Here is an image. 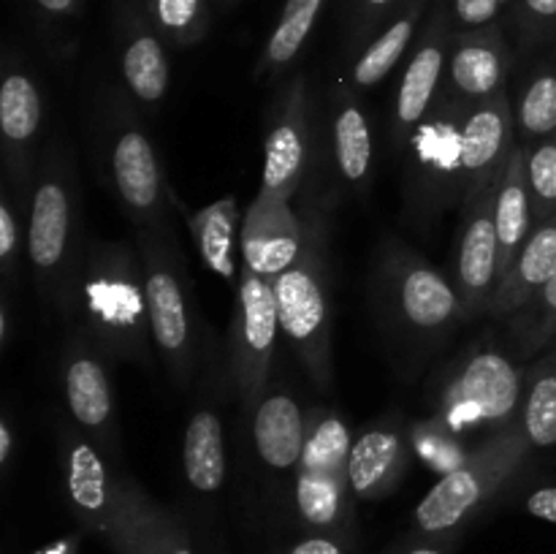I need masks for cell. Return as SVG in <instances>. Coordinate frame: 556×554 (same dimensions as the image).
Segmentation results:
<instances>
[{
	"mask_svg": "<svg viewBox=\"0 0 556 554\" xmlns=\"http://www.w3.org/2000/svg\"><path fill=\"white\" fill-rule=\"evenodd\" d=\"M527 514L535 516L541 521H552L556 525V487H541L532 489L525 500Z\"/></svg>",
	"mask_w": 556,
	"mask_h": 554,
	"instance_id": "cell-43",
	"label": "cell"
},
{
	"mask_svg": "<svg viewBox=\"0 0 556 554\" xmlns=\"http://www.w3.org/2000/svg\"><path fill=\"white\" fill-rule=\"evenodd\" d=\"M134 242L144 264L152 342L168 380L177 389H188L199 367V337L177 239L163 231H136Z\"/></svg>",
	"mask_w": 556,
	"mask_h": 554,
	"instance_id": "cell-9",
	"label": "cell"
},
{
	"mask_svg": "<svg viewBox=\"0 0 556 554\" xmlns=\"http://www.w3.org/2000/svg\"><path fill=\"white\" fill-rule=\"evenodd\" d=\"M212 3H220V5H233L237 0H212Z\"/></svg>",
	"mask_w": 556,
	"mask_h": 554,
	"instance_id": "cell-49",
	"label": "cell"
},
{
	"mask_svg": "<svg viewBox=\"0 0 556 554\" xmlns=\"http://www.w3.org/2000/svg\"><path fill=\"white\" fill-rule=\"evenodd\" d=\"M505 320L510 351L530 364L556 342V275Z\"/></svg>",
	"mask_w": 556,
	"mask_h": 554,
	"instance_id": "cell-34",
	"label": "cell"
},
{
	"mask_svg": "<svg viewBox=\"0 0 556 554\" xmlns=\"http://www.w3.org/2000/svg\"><path fill=\"white\" fill-rule=\"evenodd\" d=\"M527 152H530V147L516 144L503 179H500L497 201H494V223H497L500 242V280L510 269V264H514L519 250L530 239L532 228H535L530 179H527Z\"/></svg>",
	"mask_w": 556,
	"mask_h": 554,
	"instance_id": "cell-29",
	"label": "cell"
},
{
	"mask_svg": "<svg viewBox=\"0 0 556 554\" xmlns=\"http://www.w3.org/2000/svg\"><path fill=\"white\" fill-rule=\"evenodd\" d=\"M43 128V92L36 76L22 60L9 58L0 81V147H3L5 182L22 204L30 201L33 177H36L38 139Z\"/></svg>",
	"mask_w": 556,
	"mask_h": 554,
	"instance_id": "cell-14",
	"label": "cell"
},
{
	"mask_svg": "<svg viewBox=\"0 0 556 554\" xmlns=\"http://www.w3.org/2000/svg\"><path fill=\"white\" fill-rule=\"evenodd\" d=\"M353 435L345 418L326 407L307 416V445L296 467L293 500L307 532H348L353 489L348 478Z\"/></svg>",
	"mask_w": 556,
	"mask_h": 554,
	"instance_id": "cell-10",
	"label": "cell"
},
{
	"mask_svg": "<svg viewBox=\"0 0 556 554\" xmlns=\"http://www.w3.org/2000/svg\"><path fill=\"white\" fill-rule=\"evenodd\" d=\"M521 429L532 451L556 445V345L527 364L521 394Z\"/></svg>",
	"mask_w": 556,
	"mask_h": 554,
	"instance_id": "cell-31",
	"label": "cell"
},
{
	"mask_svg": "<svg viewBox=\"0 0 556 554\" xmlns=\"http://www.w3.org/2000/svg\"><path fill=\"white\" fill-rule=\"evenodd\" d=\"M103 541L114 554H195L182 521L152 500L130 473H119L117 500Z\"/></svg>",
	"mask_w": 556,
	"mask_h": 554,
	"instance_id": "cell-19",
	"label": "cell"
},
{
	"mask_svg": "<svg viewBox=\"0 0 556 554\" xmlns=\"http://www.w3.org/2000/svg\"><path fill=\"white\" fill-rule=\"evenodd\" d=\"M280 554H351L348 532H307L302 541Z\"/></svg>",
	"mask_w": 556,
	"mask_h": 554,
	"instance_id": "cell-41",
	"label": "cell"
},
{
	"mask_svg": "<svg viewBox=\"0 0 556 554\" xmlns=\"http://www.w3.org/2000/svg\"><path fill=\"white\" fill-rule=\"evenodd\" d=\"M532 445L521 421L492 435L472 449V454L438 478L413 511V532L443 536L459 532L472 516L481 514L525 467Z\"/></svg>",
	"mask_w": 556,
	"mask_h": 554,
	"instance_id": "cell-7",
	"label": "cell"
},
{
	"mask_svg": "<svg viewBox=\"0 0 556 554\" xmlns=\"http://www.w3.org/2000/svg\"><path fill=\"white\" fill-rule=\"evenodd\" d=\"M11 185H3L0 193V272H3L5 293L20 282V264L22 253H27V223H22L20 199H14Z\"/></svg>",
	"mask_w": 556,
	"mask_h": 554,
	"instance_id": "cell-37",
	"label": "cell"
},
{
	"mask_svg": "<svg viewBox=\"0 0 556 554\" xmlns=\"http://www.w3.org/2000/svg\"><path fill=\"white\" fill-rule=\"evenodd\" d=\"M510 63H514L510 47L497 22L476 27V30H459L451 47L445 90L454 92L465 103L486 101L508 90Z\"/></svg>",
	"mask_w": 556,
	"mask_h": 554,
	"instance_id": "cell-22",
	"label": "cell"
},
{
	"mask_svg": "<svg viewBox=\"0 0 556 554\" xmlns=\"http://www.w3.org/2000/svg\"><path fill=\"white\" fill-rule=\"evenodd\" d=\"M514 103L516 144L532 147L556 136V63L532 68Z\"/></svg>",
	"mask_w": 556,
	"mask_h": 554,
	"instance_id": "cell-33",
	"label": "cell"
},
{
	"mask_svg": "<svg viewBox=\"0 0 556 554\" xmlns=\"http://www.w3.org/2000/svg\"><path fill=\"white\" fill-rule=\"evenodd\" d=\"M516 150L514 103L508 90L472 103L462 130V168H465V201L503 179L505 166ZM462 201V204H465Z\"/></svg>",
	"mask_w": 556,
	"mask_h": 554,
	"instance_id": "cell-21",
	"label": "cell"
},
{
	"mask_svg": "<svg viewBox=\"0 0 556 554\" xmlns=\"http://www.w3.org/2000/svg\"><path fill=\"white\" fill-rule=\"evenodd\" d=\"M307 237V217L299 215L291 201L258 190L242 215V266L275 280L296 264Z\"/></svg>",
	"mask_w": 556,
	"mask_h": 554,
	"instance_id": "cell-20",
	"label": "cell"
},
{
	"mask_svg": "<svg viewBox=\"0 0 556 554\" xmlns=\"http://www.w3.org/2000/svg\"><path fill=\"white\" fill-rule=\"evenodd\" d=\"M112 358L103 353L85 324H74L60 353V386L68 416L81 432L90 435L103 451L117 456L119 424L114 383L109 375Z\"/></svg>",
	"mask_w": 556,
	"mask_h": 554,
	"instance_id": "cell-13",
	"label": "cell"
},
{
	"mask_svg": "<svg viewBox=\"0 0 556 554\" xmlns=\"http://www.w3.org/2000/svg\"><path fill=\"white\" fill-rule=\"evenodd\" d=\"M503 0H454L451 11L462 30H476V27L492 25L500 14Z\"/></svg>",
	"mask_w": 556,
	"mask_h": 554,
	"instance_id": "cell-40",
	"label": "cell"
},
{
	"mask_svg": "<svg viewBox=\"0 0 556 554\" xmlns=\"http://www.w3.org/2000/svg\"><path fill=\"white\" fill-rule=\"evenodd\" d=\"M556 275V215L532 228L510 269L500 280L489 318H508Z\"/></svg>",
	"mask_w": 556,
	"mask_h": 554,
	"instance_id": "cell-28",
	"label": "cell"
},
{
	"mask_svg": "<svg viewBox=\"0 0 556 554\" xmlns=\"http://www.w3.org/2000/svg\"><path fill=\"white\" fill-rule=\"evenodd\" d=\"M114 41H117L123 87L139 106L155 112L168 96L172 65L163 36L152 25L144 0H117L114 3Z\"/></svg>",
	"mask_w": 556,
	"mask_h": 554,
	"instance_id": "cell-18",
	"label": "cell"
},
{
	"mask_svg": "<svg viewBox=\"0 0 556 554\" xmlns=\"http://www.w3.org/2000/svg\"><path fill=\"white\" fill-rule=\"evenodd\" d=\"M324 9L326 0H286L280 20H277L271 36L266 38L264 52L255 63V79H269V76L282 74L299 58Z\"/></svg>",
	"mask_w": 556,
	"mask_h": 554,
	"instance_id": "cell-32",
	"label": "cell"
},
{
	"mask_svg": "<svg viewBox=\"0 0 556 554\" xmlns=\"http://www.w3.org/2000/svg\"><path fill=\"white\" fill-rule=\"evenodd\" d=\"M329 147L340 182L356 193H364L372 179V119L358 101V92L348 85H337L331 90Z\"/></svg>",
	"mask_w": 556,
	"mask_h": 554,
	"instance_id": "cell-24",
	"label": "cell"
},
{
	"mask_svg": "<svg viewBox=\"0 0 556 554\" xmlns=\"http://www.w3.org/2000/svg\"><path fill=\"white\" fill-rule=\"evenodd\" d=\"M521 9L535 22L556 20V0H521Z\"/></svg>",
	"mask_w": 556,
	"mask_h": 554,
	"instance_id": "cell-45",
	"label": "cell"
},
{
	"mask_svg": "<svg viewBox=\"0 0 556 554\" xmlns=\"http://www.w3.org/2000/svg\"><path fill=\"white\" fill-rule=\"evenodd\" d=\"M58 454L63 467L65 500L74 511L81 530L103 538L117 500L119 470H114V456L103 451L74 421L58 427Z\"/></svg>",
	"mask_w": 556,
	"mask_h": 554,
	"instance_id": "cell-17",
	"label": "cell"
},
{
	"mask_svg": "<svg viewBox=\"0 0 556 554\" xmlns=\"http://www.w3.org/2000/svg\"><path fill=\"white\" fill-rule=\"evenodd\" d=\"M525 373L514 351L478 342L432 380V416L459 438H481L483 443L519 421Z\"/></svg>",
	"mask_w": 556,
	"mask_h": 554,
	"instance_id": "cell-5",
	"label": "cell"
},
{
	"mask_svg": "<svg viewBox=\"0 0 556 554\" xmlns=\"http://www.w3.org/2000/svg\"><path fill=\"white\" fill-rule=\"evenodd\" d=\"M103 182L136 231L172 234V190L163 177L155 141L125 87L103 90L96 119Z\"/></svg>",
	"mask_w": 556,
	"mask_h": 554,
	"instance_id": "cell-4",
	"label": "cell"
},
{
	"mask_svg": "<svg viewBox=\"0 0 556 554\" xmlns=\"http://www.w3.org/2000/svg\"><path fill=\"white\" fill-rule=\"evenodd\" d=\"M454 16L448 3L438 0L429 20L424 22L421 36L413 47L410 60L405 65V74L400 79V90L394 98V117H391V139L396 150L407 144L413 130L421 125L429 109L438 101L443 90L445 71H448L451 47H454Z\"/></svg>",
	"mask_w": 556,
	"mask_h": 554,
	"instance_id": "cell-15",
	"label": "cell"
},
{
	"mask_svg": "<svg viewBox=\"0 0 556 554\" xmlns=\"http://www.w3.org/2000/svg\"><path fill=\"white\" fill-rule=\"evenodd\" d=\"M454 92L440 90L438 101L421 119L405 152V212L413 223L438 221L445 210L465 201V168H462V130L467 109Z\"/></svg>",
	"mask_w": 556,
	"mask_h": 554,
	"instance_id": "cell-8",
	"label": "cell"
},
{
	"mask_svg": "<svg viewBox=\"0 0 556 554\" xmlns=\"http://www.w3.org/2000/svg\"><path fill=\"white\" fill-rule=\"evenodd\" d=\"M318 136H315V112L309 79L293 76L280 87L269 112V128L264 139V174L261 190L277 199L293 201L302 193L313 172Z\"/></svg>",
	"mask_w": 556,
	"mask_h": 554,
	"instance_id": "cell-12",
	"label": "cell"
},
{
	"mask_svg": "<svg viewBox=\"0 0 556 554\" xmlns=\"http://www.w3.org/2000/svg\"><path fill=\"white\" fill-rule=\"evenodd\" d=\"M372 293L386 329L413 351H434L465 324L454 277L402 239H386L380 248Z\"/></svg>",
	"mask_w": 556,
	"mask_h": 554,
	"instance_id": "cell-3",
	"label": "cell"
},
{
	"mask_svg": "<svg viewBox=\"0 0 556 554\" xmlns=\"http://www.w3.org/2000/svg\"><path fill=\"white\" fill-rule=\"evenodd\" d=\"M250 416L261 462L275 473H296L307 445V416L291 391L266 389Z\"/></svg>",
	"mask_w": 556,
	"mask_h": 554,
	"instance_id": "cell-26",
	"label": "cell"
},
{
	"mask_svg": "<svg viewBox=\"0 0 556 554\" xmlns=\"http://www.w3.org/2000/svg\"><path fill=\"white\" fill-rule=\"evenodd\" d=\"M182 467L190 487L201 494H215L226 481V440L220 413L201 407L190 416L182 440Z\"/></svg>",
	"mask_w": 556,
	"mask_h": 554,
	"instance_id": "cell-30",
	"label": "cell"
},
{
	"mask_svg": "<svg viewBox=\"0 0 556 554\" xmlns=\"http://www.w3.org/2000/svg\"><path fill=\"white\" fill-rule=\"evenodd\" d=\"M497 188L483 190L462 204L459 242L454 253V286L459 291L465 324L489 315L500 288V242L494 223Z\"/></svg>",
	"mask_w": 556,
	"mask_h": 554,
	"instance_id": "cell-16",
	"label": "cell"
},
{
	"mask_svg": "<svg viewBox=\"0 0 556 554\" xmlns=\"http://www.w3.org/2000/svg\"><path fill=\"white\" fill-rule=\"evenodd\" d=\"M309 237L302 255L291 269L271 280L280 313V329L296 351L304 373L318 389L334 383L331 358V302H329V264H326V210L307 204Z\"/></svg>",
	"mask_w": 556,
	"mask_h": 554,
	"instance_id": "cell-6",
	"label": "cell"
},
{
	"mask_svg": "<svg viewBox=\"0 0 556 554\" xmlns=\"http://www.w3.org/2000/svg\"><path fill=\"white\" fill-rule=\"evenodd\" d=\"M11 302H9V293H3V302H0V348L9 345L11 340Z\"/></svg>",
	"mask_w": 556,
	"mask_h": 554,
	"instance_id": "cell-47",
	"label": "cell"
},
{
	"mask_svg": "<svg viewBox=\"0 0 556 554\" xmlns=\"http://www.w3.org/2000/svg\"><path fill=\"white\" fill-rule=\"evenodd\" d=\"M410 440L413 451H418V454L427 459V465L432 467L434 473H440V476H445V473H451L454 467H459L462 462L472 454V449H476V445L470 449V445L465 443V438L451 432V429L445 427V424H440L434 416H429L427 421H418L416 427L410 429Z\"/></svg>",
	"mask_w": 556,
	"mask_h": 554,
	"instance_id": "cell-36",
	"label": "cell"
},
{
	"mask_svg": "<svg viewBox=\"0 0 556 554\" xmlns=\"http://www.w3.org/2000/svg\"><path fill=\"white\" fill-rule=\"evenodd\" d=\"M11 454H14V427H11V418H0V467H9Z\"/></svg>",
	"mask_w": 556,
	"mask_h": 554,
	"instance_id": "cell-46",
	"label": "cell"
},
{
	"mask_svg": "<svg viewBox=\"0 0 556 554\" xmlns=\"http://www.w3.org/2000/svg\"><path fill=\"white\" fill-rule=\"evenodd\" d=\"M280 331L275 286L269 277L253 275L242 266L228 329V367L244 413H253L269 389L271 358Z\"/></svg>",
	"mask_w": 556,
	"mask_h": 554,
	"instance_id": "cell-11",
	"label": "cell"
},
{
	"mask_svg": "<svg viewBox=\"0 0 556 554\" xmlns=\"http://www.w3.org/2000/svg\"><path fill=\"white\" fill-rule=\"evenodd\" d=\"M456 538H459V532H443V536H418V532H413L410 538L396 543L386 554H454Z\"/></svg>",
	"mask_w": 556,
	"mask_h": 554,
	"instance_id": "cell-42",
	"label": "cell"
},
{
	"mask_svg": "<svg viewBox=\"0 0 556 554\" xmlns=\"http://www.w3.org/2000/svg\"><path fill=\"white\" fill-rule=\"evenodd\" d=\"M410 432L400 418H383L364 429L351 449L348 478L356 500L389 498L410 462Z\"/></svg>",
	"mask_w": 556,
	"mask_h": 554,
	"instance_id": "cell-23",
	"label": "cell"
},
{
	"mask_svg": "<svg viewBox=\"0 0 556 554\" xmlns=\"http://www.w3.org/2000/svg\"><path fill=\"white\" fill-rule=\"evenodd\" d=\"M33 9L43 16V20L52 22H68L74 16L81 14V5L85 0H30Z\"/></svg>",
	"mask_w": 556,
	"mask_h": 554,
	"instance_id": "cell-44",
	"label": "cell"
},
{
	"mask_svg": "<svg viewBox=\"0 0 556 554\" xmlns=\"http://www.w3.org/2000/svg\"><path fill=\"white\" fill-rule=\"evenodd\" d=\"M405 0H353L351 11V47H358L367 38H375V30L386 20L402 9Z\"/></svg>",
	"mask_w": 556,
	"mask_h": 554,
	"instance_id": "cell-39",
	"label": "cell"
},
{
	"mask_svg": "<svg viewBox=\"0 0 556 554\" xmlns=\"http://www.w3.org/2000/svg\"><path fill=\"white\" fill-rule=\"evenodd\" d=\"M76 315L112 362L150 367L155 342L147 307L144 264L136 242L92 239L79 275Z\"/></svg>",
	"mask_w": 556,
	"mask_h": 554,
	"instance_id": "cell-2",
	"label": "cell"
},
{
	"mask_svg": "<svg viewBox=\"0 0 556 554\" xmlns=\"http://www.w3.org/2000/svg\"><path fill=\"white\" fill-rule=\"evenodd\" d=\"M152 25L174 49L195 47L212 25V0H144Z\"/></svg>",
	"mask_w": 556,
	"mask_h": 554,
	"instance_id": "cell-35",
	"label": "cell"
},
{
	"mask_svg": "<svg viewBox=\"0 0 556 554\" xmlns=\"http://www.w3.org/2000/svg\"><path fill=\"white\" fill-rule=\"evenodd\" d=\"M527 179H530L532 221L535 226H541L556 215V136L530 147Z\"/></svg>",
	"mask_w": 556,
	"mask_h": 554,
	"instance_id": "cell-38",
	"label": "cell"
},
{
	"mask_svg": "<svg viewBox=\"0 0 556 554\" xmlns=\"http://www.w3.org/2000/svg\"><path fill=\"white\" fill-rule=\"evenodd\" d=\"M427 5L429 0H405L402 9L386 22L383 30L375 33L372 41L364 43L358 58L353 60L345 85L356 92L380 85L400 65V60L410 52V47H416Z\"/></svg>",
	"mask_w": 556,
	"mask_h": 554,
	"instance_id": "cell-27",
	"label": "cell"
},
{
	"mask_svg": "<svg viewBox=\"0 0 556 554\" xmlns=\"http://www.w3.org/2000/svg\"><path fill=\"white\" fill-rule=\"evenodd\" d=\"M242 215L237 196H223L201 210L182 206L185 226H188L199 259L212 275L233 288L242 277Z\"/></svg>",
	"mask_w": 556,
	"mask_h": 554,
	"instance_id": "cell-25",
	"label": "cell"
},
{
	"mask_svg": "<svg viewBox=\"0 0 556 554\" xmlns=\"http://www.w3.org/2000/svg\"><path fill=\"white\" fill-rule=\"evenodd\" d=\"M38 554H76V538H68V541L52 543V546L41 549Z\"/></svg>",
	"mask_w": 556,
	"mask_h": 554,
	"instance_id": "cell-48",
	"label": "cell"
},
{
	"mask_svg": "<svg viewBox=\"0 0 556 554\" xmlns=\"http://www.w3.org/2000/svg\"><path fill=\"white\" fill-rule=\"evenodd\" d=\"M76 158L63 130L41 152L27 201V264L38 297L76 318L79 275L87 255Z\"/></svg>",
	"mask_w": 556,
	"mask_h": 554,
	"instance_id": "cell-1",
	"label": "cell"
},
{
	"mask_svg": "<svg viewBox=\"0 0 556 554\" xmlns=\"http://www.w3.org/2000/svg\"><path fill=\"white\" fill-rule=\"evenodd\" d=\"M554 345H556V342H554ZM554 345H552V348H554Z\"/></svg>",
	"mask_w": 556,
	"mask_h": 554,
	"instance_id": "cell-50",
	"label": "cell"
}]
</instances>
